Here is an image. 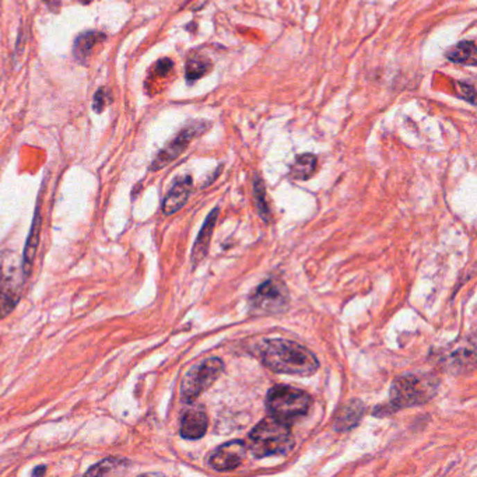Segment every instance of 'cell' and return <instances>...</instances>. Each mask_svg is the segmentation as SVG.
<instances>
[{
    "label": "cell",
    "instance_id": "obj_1",
    "mask_svg": "<svg viewBox=\"0 0 477 477\" xmlns=\"http://www.w3.org/2000/svg\"><path fill=\"white\" fill-rule=\"evenodd\" d=\"M261 358L270 371L277 374L309 376L320 368V361L311 350L286 339L265 340Z\"/></svg>",
    "mask_w": 477,
    "mask_h": 477
},
{
    "label": "cell",
    "instance_id": "obj_2",
    "mask_svg": "<svg viewBox=\"0 0 477 477\" xmlns=\"http://www.w3.org/2000/svg\"><path fill=\"white\" fill-rule=\"evenodd\" d=\"M438 385L440 381L430 374L404 375L396 378L392 383L389 404L375 408L374 415L386 416L396 410L424 405L437 394Z\"/></svg>",
    "mask_w": 477,
    "mask_h": 477
},
{
    "label": "cell",
    "instance_id": "obj_3",
    "mask_svg": "<svg viewBox=\"0 0 477 477\" xmlns=\"http://www.w3.org/2000/svg\"><path fill=\"white\" fill-rule=\"evenodd\" d=\"M294 448L290 424L273 417L263 419L250 433V451L257 458L286 455Z\"/></svg>",
    "mask_w": 477,
    "mask_h": 477
},
{
    "label": "cell",
    "instance_id": "obj_4",
    "mask_svg": "<svg viewBox=\"0 0 477 477\" xmlns=\"http://www.w3.org/2000/svg\"><path fill=\"white\" fill-rule=\"evenodd\" d=\"M312 405L311 396L298 388L288 385L273 386L266 396V408L270 417L291 424L302 419Z\"/></svg>",
    "mask_w": 477,
    "mask_h": 477
},
{
    "label": "cell",
    "instance_id": "obj_5",
    "mask_svg": "<svg viewBox=\"0 0 477 477\" xmlns=\"http://www.w3.org/2000/svg\"><path fill=\"white\" fill-rule=\"evenodd\" d=\"M23 262L15 252H0V318H6L19 304L24 286Z\"/></svg>",
    "mask_w": 477,
    "mask_h": 477
},
{
    "label": "cell",
    "instance_id": "obj_6",
    "mask_svg": "<svg viewBox=\"0 0 477 477\" xmlns=\"http://www.w3.org/2000/svg\"><path fill=\"white\" fill-rule=\"evenodd\" d=\"M224 363L218 357L206 358L192 367L181 382V397L184 402H193L207 390L223 374Z\"/></svg>",
    "mask_w": 477,
    "mask_h": 477
},
{
    "label": "cell",
    "instance_id": "obj_7",
    "mask_svg": "<svg viewBox=\"0 0 477 477\" xmlns=\"http://www.w3.org/2000/svg\"><path fill=\"white\" fill-rule=\"evenodd\" d=\"M209 126H210V123H207L205 121H195V122L189 123L188 126H185L177 135V137L167 144L166 148H163L160 153L157 154L155 160L151 164V171H158V170L164 168L166 166H168L170 163H173L175 158H178L185 151V148L189 146V143L196 136L202 135Z\"/></svg>",
    "mask_w": 477,
    "mask_h": 477
},
{
    "label": "cell",
    "instance_id": "obj_8",
    "mask_svg": "<svg viewBox=\"0 0 477 477\" xmlns=\"http://www.w3.org/2000/svg\"><path fill=\"white\" fill-rule=\"evenodd\" d=\"M288 305V290L279 280H268L262 283L251 297V306L255 312L276 313Z\"/></svg>",
    "mask_w": 477,
    "mask_h": 477
},
{
    "label": "cell",
    "instance_id": "obj_9",
    "mask_svg": "<svg viewBox=\"0 0 477 477\" xmlns=\"http://www.w3.org/2000/svg\"><path fill=\"white\" fill-rule=\"evenodd\" d=\"M247 445L241 440H234L218 446L209 458L210 466L217 471H229L240 466L245 458Z\"/></svg>",
    "mask_w": 477,
    "mask_h": 477
},
{
    "label": "cell",
    "instance_id": "obj_10",
    "mask_svg": "<svg viewBox=\"0 0 477 477\" xmlns=\"http://www.w3.org/2000/svg\"><path fill=\"white\" fill-rule=\"evenodd\" d=\"M192 187H193V182L189 175L177 180L163 202L164 214L171 216L180 211L188 202L192 192Z\"/></svg>",
    "mask_w": 477,
    "mask_h": 477
},
{
    "label": "cell",
    "instance_id": "obj_11",
    "mask_svg": "<svg viewBox=\"0 0 477 477\" xmlns=\"http://www.w3.org/2000/svg\"><path fill=\"white\" fill-rule=\"evenodd\" d=\"M209 427L207 415L199 409L187 410L181 419V437L185 440H199L202 438Z\"/></svg>",
    "mask_w": 477,
    "mask_h": 477
},
{
    "label": "cell",
    "instance_id": "obj_12",
    "mask_svg": "<svg viewBox=\"0 0 477 477\" xmlns=\"http://www.w3.org/2000/svg\"><path fill=\"white\" fill-rule=\"evenodd\" d=\"M217 214H218V207H216L207 217V220L205 221L198 238H196V243L195 247L192 250V263L193 266H198L207 255L209 252V247H210V240H211V235H213V229L216 225V220H217Z\"/></svg>",
    "mask_w": 477,
    "mask_h": 477
},
{
    "label": "cell",
    "instance_id": "obj_13",
    "mask_svg": "<svg viewBox=\"0 0 477 477\" xmlns=\"http://www.w3.org/2000/svg\"><path fill=\"white\" fill-rule=\"evenodd\" d=\"M365 413V406L361 401L353 399L346 404L336 416L335 420V430L338 431H349L354 428Z\"/></svg>",
    "mask_w": 477,
    "mask_h": 477
},
{
    "label": "cell",
    "instance_id": "obj_14",
    "mask_svg": "<svg viewBox=\"0 0 477 477\" xmlns=\"http://www.w3.org/2000/svg\"><path fill=\"white\" fill-rule=\"evenodd\" d=\"M40 234H41V214H40V206H38L37 211L34 214L33 227H31V231L28 235V240H27V244L24 248L23 261H21L26 277H28L31 275V270H33V263H34L38 243H40Z\"/></svg>",
    "mask_w": 477,
    "mask_h": 477
},
{
    "label": "cell",
    "instance_id": "obj_15",
    "mask_svg": "<svg viewBox=\"0 0 477 477\" xmlns=\"http://www.w3.org/2000/svg\"><path fill=\"white\" fill-rule=\"evenodd\" d=\"M104 38H105L104 34H101L98 31H86V33L78 35L74 41V48H73L76 59L78 62L85 63L90 58L93 48L98 42H101Z\"/></svg>",
    "mask_w": 477,
    "mask_h": 477
},
{
    "label": "cell",
    "instance_id": "obj_16",
    "mask_svg": "<svg viewBox=\"0 0 477 477\" xmlns=\"http://www.w3.org/2000/svg\"><path fill=\"white\" fill-rule=\"evenodd\" d=\"M130 467L128 459L123 458H105L92 469L86 471L89 476H112V474H123Z\"/></svg>",
    "mask_w": 477,
    "mask_h": 477
},
{
    "label": "cell",
    "instance_id": "obj_17",
    "mask_svg": "<svg viewBox=\"0 0 477 477\" xmlns=\"http://www.w3.org/2000/svg\"><path fill=\"white\" fill-rule=\"evenodd\" d=\"M316 157L313 154L305 153L301 154L295 158L294 164L291 166V171L290 175L291 178L297 180V181H306L308 178H311L316 170Z\"/></svg>",
    "mask_w": 477,
    "mask_h": 477
},
{
    "label": "cell",
    "instance_id": "obj_18",
    "mask_svg": "<svg viewBox=\"0 0 477 477\" xmlns=\"http://www.w3.org/2000/svg\"><path fill=\"white\" fill-rule=\"evenodd\" d=\"M474 55H476V46L473 41L459 42L446 52V58L455 63L474 64Z\"/></svg>",
    "mask_w": 477,
    "mask_h": 477
},
{
    "label": "cell",
    "instance_id": "obj_19",
    "mask_svg": "<svg viewBox=\"0 0 477 477\" xmlns=\"http://www.w3.org/2000/svg\"><path fill=\"white\" fill-rule=\"evenodd\" d=\"M211 63L205 56H192L188 59L185 66V77L189 83L199 80L200 77L210 71Z\"/></svg>",
    "mask_w": 477,
    "mask_h": 477
},
{
    "label": "cell",
    "instance_id": "obj_20",
    "mask_svg": "<svg viewBox=\"0 0 477 477\" xmlns=\"http://www.w3.org/2000/svg\"><path fill=\"white\" fill-rule=\"evenodd\" d=\"M254 196H255V205H257V209H258L261 217L265 221H269L270 210H269V206L266 202V189H265L262 180L258 175L255 177V181H254Z\"/></svg>",
    "mask_w": 477,
    "mask_h": 477
},
{
    "label": "cell",
    "instance_id": "obj_21",
    "mask_svg": "<svg viewBox=\"0 0 477 477\" xmlns=\"http://www.w3.org/2000/svg\"><path fill=\"white\" fill-rule=\"evenodd\" d=\"M456 86L459 87V92H460V96L462 98H465L466 101H469L470 104H474L476 101V92H474V87L469 83H460L458 82Z\"/></svg>",
    "mask_w": 477,
    "mask_h": 477
},
{
    "label": "cell",
    "instance_id": "obj_22",
    "mask_svg": "<svg viewBox=\"0 0 477 477\" xmlns=\"http://www.w3.org/2000/svg\"><path fill=\"white\" fill-rule=\"evenodd\" d=\"M107 96H108L107 92L103 90V89H100V90L96 93V96H94V104H93V108H94L96 112H103V111H104L105 105L108 104V97H107Z\"/></svg>",
    "mask_w": 477,
    "mask_h": 477
},
{
    "label": "cell",
    "instance_id": "obj_23",
    "mask_svg": "<svg viewBox=\"0 0 477 477\" xmlns=\"http://www.w3.org/2000/svg\"><path fill=\"white\" fill-rule=\"evenodd\" d=\"M173 69V60L171 59H162V60H158L157 64H155V71L158 76H167Z\"/></svg>",
    "mask_w": 477,
    "mask_h": 477
},
{
    "label": "cell",
    "instance_id": "obj_24",
    "mask_svg": "<svg viewBox=\"0 0 477 477\" xmlns=\"http://www.w3.org/2000/svg\"><path fill=\"white\" fill-rule=\"evenodd\" d=\"M45 471H46V466H45V465H41L40 467H37L35 470H33L31 474H33V476H42Z\"/></svg>",
    "mask_w": 477,
    "mask_h": 477
},
{
    "label": "cell",
    "instance_id": "obj_25",
    "mask_svg": "<svg viewBox=\"0 0 477 477\" xmlns=\"http://www.w3.org/2000/svg\"><path fill=\"white\" fill-rule=\"evenodd\" d=\"M44 2L48 3L52 10H56V8L59 6V0H44Z\"/></svg>",
    "mask_w": 477,
    "mask_h": 477
},
{
    "label": "cell",
    "instance_id": "obj_26",
    "mask_svg": "<svg viewBox=\"0 0 477 477\" xmlns=\"http://www.w3.org/2000/svg\"><path fill=\"white\" fill-rule=\"evenodd\" d=\"M80 2H82L83 5H87V3H90V2H92V0H80Z\"/></svg>",
    "mask_w": 477,
    "mask_h": 477
}]
</instances>
